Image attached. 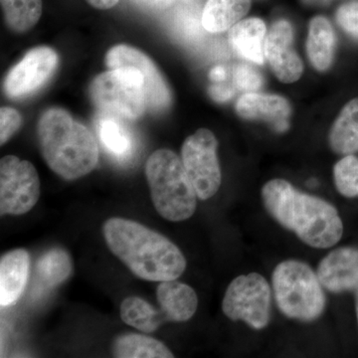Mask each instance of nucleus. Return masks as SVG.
<instances>
[{
  "mask_svg": "<svg viewBox=\"0 0 358 358\" xmlns=\"http://www.w3.org/2000/svg\"><path fill=\"white\" fill-rule=\"evenodd\" d=\"M87 2L96 9H106L113 8L119 3L120 0H86Z\"/></svg>",
  "mask_w": 358,
  "mask_h": 358,
  "instance_id": "obj_31",
  "label": "nucleus"
},
{
  "mask_svg": "<svg viewBox=\"0 0 358 358\" xmlns=\"http://www.w3.org/2000/svg\"><path fill=\"white\" fill-rule=\"evenodd\" d=\"M273 289L278 308L289 319L313 322L326 307V294L317 275L307 264L287 260L275 268Z\"/></svg>",
  "mask_w": 358,
  "mask_h": 358,
  "instance_id": "obj_5",
  "label": "nucleus"
},
{
  "mask_svg": "<svg viewBox=\"0 0 358 358\" xmlns=\"http://www.w3.org/2000/svg\"><path fill=\"white\" fill-rule=\"evenodd\" d=\"M303 1L310 6H327L331 0H303Z\"/></svg>",
  "mask_w": 358,
  "mask_h": 358,
  "instance_id": "obj_33",
  "label": "nucleus"
},
{
  "mask_svg": "<svg viewBox=\"0 0 358 358\" xmlns=\"http://www.w3.org/2000/svg\"><path fill=\"white\" fill-rule=\"evenodd\" d=\"M320 284L333 293L358 288V249L334 250L320 261L317 271Z\"/></svg>",
  "mask_w": 358,
  "mask_h": 358,
  "instance_id": "obj_13",
  "label": "nucleus"
},
{
  "mask_svg": "<svg viewBox=\"0 0 358 358\" xmlns=\"http://www.w3.org/2000/svg\"><path fill=\"white\" fill-rule=\"evenodd\" d=\"M58 63L57 53L50 47L31 49L6 75L4 92L13 99L30 95L50 79Z\"/></svg>",
  "mask_w": 358,
  "mask_h": 358,
  "instance_id": "obj_10",
  "label": "nucleus"
},
{
  "mask_svg": "<svg viewBox=\"0 0 358 358\" xmlns=\"http://www.w3.org/2000/svg\"><path fill=\"white\" fill-rule=\"evenodd\" d=\"M265 22L260 18L253 17L239 21L230 28L229 43L239 57L262 65L265 61L264 42H265Z\"/></svg>",
  "mask_w": 358,
  "mask_h": 358,
  "instance_id": "obj_17",
  "label": "nucleus"
},
{
  "mask_svg": "<svg viewBox=\"0 0 358 358\" xmlns=\"http://www.w3.org/2000/svg\"><path fill=\"white\" fill-rule=\"evenodd\" d=\"M37 136L47 164L62 178H82L98 164L99 148L93 134L67 110H45L37 124Z\"/></svg>",
  "mask_w": 358,
  "mask_h": 358,
  "instance_id": "obj_3",
  "label": "nucleus"
},
{
  "mask_svg": "<svg viewBox=\"0 0 358 358\" xmlns=\"http://www.w3.org/2000/svg\"><path fill=\"white\" fill-rule=\"evenodd\" d=\"M30 257L24 249L13 250L0 260V306L13 305L24 292L29 275Z\"/></svg>",
  "mask_w": 358,
  "mask_h": 358,
  "instance_id": "obj_15",
  "label": "nucleus"
},
{
  "mask_svg": "<svg viewBox=\"0 0 358 358\" xmlns=\"http://www.w3.org/2000/svg\"><path fill=\"white\" fill-rule=\"evenodd\" d=\"M236 112L242 119L268 122L275 131H285L289 128L292 109L284 96L253 92L238 100Z\"/></svg>",
  "mask_w": 358,
  "mask_h": 358,
  "instance_id": "obj_14",
  "label": "nucleus"
},
{
  "mask_svg": "<svg viewBox=\"0 0 358 358\" xmlns=\"http://www.w3.org/2000/svg\"><path fill=\"white\" fill-rule=\"evenodd\" d=\"M210 94L212 98L223 102V101L228 100L233 96V91L231 89L226 88V87L214 86L210 88Z\"/></svg>",
  "mask_w": 358,
  "mask_h": 358,
  "instance_id": "obj_30",
  "label": "nucleus"
},
{
  "mask_svg": "<svg viewBox=\"0 0 358 358\" xmlns=\"http://www.w3.org/2000/svg\"><path fill=\"white\" fill-rule=\"evenodd\" d=\"M357 315L358 322V288L357 289Z\"/></svg>",
  "mask_w": 358,
  "mask_h": 358,
  "instance_id": "obj_34",
  "label": "nucleus"
},
{
  "mask_svg": "<svg viewBox=\"0 0 358 358\" xmlns=\"http://www.w3.org/2000/svg\"><path fill=\"white\" fill-rule=\"evenodd\" d=\"M96 131L103 147L117 159H127L133 152L134 141L131 134L121 122L115 119L114 115L109 113V115L99 117Z\"/></svg>",
  "mask_w": 358,
  "mask_h": 358,
  "instance_id": "obj_22",
  "label": "nucleus"
},
{
  "mask_svg": "<svg viewBox=\"0 0 358 358\" xmlns=\"http://www.w3.org/2000/svg\"><path fill=\"white\" fill-rule=\"evenodd\" d=\"M234 84L240 91L253 93L263 86L262 75L249 65H238L233 74Z\"/></svg>",
  "mask_w": 358,
  "mask_h": 358,
  "instance_id": "obj_27",
  "label": "nucleus"
},
{
  "mask_svg": "<svg viewBox=\"0 0 358 358\" xmlns=\"http://www.w3.org/2000/svg\"><path fill=\"white\" fill-rule=\"evenodd\" d=\"M40 196L36 169L27 160L6 155L0 162V212L21 215L31 210Z\"/></svg>",
  "mask_w": 358,
  "mask_h": 358,
  "instance_id": "obj_9",
  "label": "nucleus"
},
{
  "mask_svg": "<svg viewBox=\"0 0 358 358\" xmlns=\"http://www.w3.org/2000/svg\"><path fill=\"white\" fill-rule=\"evenodd\" d=\"M114 355L120 358H171L173 352L162 341L143 334H129L115 341Z\"/></svg>",
  "mask_w": 358,
  "mask_h": 358,
  "instance_id": "obj_21",
  "label": "nucleus"
},
{
  "mask_svg": "<svg viewBox=\"0 0 358 358\" xmlns=\"http://www.w3.org/2000/svg\"><path fill=\"white\" fill-rule=\"evenodd\" d=\"M22 122L20 113L10 107L0 110V143L4 145L20 129Z\"/></svg>",
  "mask_w": 358,
  "mask_h": 358,
  "instance_id": "obj_29",
  "label": "nucleus"
},
{
  "mask_svg": "<svg viewBox=\"0 0 358 358\" xmlns=\"http://www.w3.org/2000/svg\"><path fill=\"white\" fill-rule=\"evenodd\" d=\"M103 231L110 251L141 279L173 281L185 271L182 252L167 238L136 221L110 218Z\"/></svg>",
  "mask_w": 358,
  "mask_h": 358,
  "instance_id": "obj_1",
  "label": "nucleus"
},
{
  "mask_svg": "<svg viewBox=\"0 0 358 358\" xmlns=\"http://www.w3.org/2000/svg\"><path fill=\"white\" fill-rule=\"evenodd\" d=\"M4 20L13 31L27 32L38 23L43 10L42 0H0Z\"/></svg>",
  "mask_w": 358,
  "mask_h": 358,
  "instance_id": "obj_23",
  "label": "nucleus"
},
{
  "mask_svg": "<svg viewBox=\"0 0 358 358\" xmlns=\"http://www.w3.org/2000/svg\"><path fill=\"white\" fill-rule=\"evenodd\" d=\"M336 21L352 38L358 39V0H352L338 9Z\"/></svg>",
  "mask_w": 358,
  "mask_h": 358,
  "instance_id": "obj_28",
  "label": "nucleus"
},
{
  "mask_svg": "<svg viewBox=\"0 0 358 358\" xmlns=\"http://www.w3.org/2000/svg\"><path fill=\"white\" fill-rule=\"evenodd\" d=\"M336 33L324 16H315L308 26L307 54L313 68L324 72L331 68L336 52Z\"/></svg>",
  "mask_w": 358,
  "mask_h": 358,
  "instance_id": "obj_18",
  "label": "nucleus"
},
{
  "mask_svg": "<svg viewBox=\"0 0 358 358\" xmlns=\"http://www.w3.org/2000/svg\"><path fill=\"white\" fill-rule=\"evenodd\" d=\"M336 189L348 199L358 197V157L345 155L334 167Z\"/></svg>",
  "mask_w": 358,
  "mask_h": 358,
  "instance_id": "obj_26",
  "label": "nucleus"
},
{
  "mask_svg": "<svg viewBox=\"0 0 358 358\" xmlns=\"http://www.w3.org/2000/svg\"><path fill=\"white\" fill-rule=\"evenodd\" d=\"M264 205L282 227L293 231L303 243L317 249L334 246L343 234V224L336 207L299 192L284 179L264 185Z\"/></svg>",
  "mask_w": 358,
  "mask_h": 358,
  "instance_id": "obj_2",
  "label": "nucleus"
},
{
  "mask_svg": "<svg viewBox=\"0 0 358 358\" xmlns=\"http://www.w3.org/2000/svg\"><path fill=\"white\" fill-rule=\"evenodd\" d=\"M121 317L122 322L143 333H152L162 324L157 310L138 296H129L122 301Z\"/></svg>",
  "mask_w": 358,
  "mask_h": 358,
  "instance_id": "obj_25",
  "label": "nucleus"
},
{
  "mask_svg": "<svg viewBox=\"0 0 358 358\" xmlns=\"http://www.w3.org/2000/svg\"><path fill=\"white\" fill-rule=\"evenodd\" d=\"M106 63L110 69L126 66L140 69L145 77L148 107L155 112H162L171 107V89L159 68L145 53L129 45H117L108 52Z\"/></svg>",
  "mask_w": 358,
  "mask_h": 358,
  "instance_id": "obj_11",
  "label": "nucleus"
},
{
  "mask_svg": "<svg viewBox=\"0 0 358 358\" xmlns=\"http://www.w3.org/2000/svg\"><path fill=\"white\" fill-rule=\"evenodd\" d=\"M329 141L336 154L358 152V98L352 99L341 110L329 131Z\"/></svg>",
  "mask_w": 358,
  "mask_h": 358,
  "instance_id": "obj_20",
  "label": "nucleus"
},
{
  "mask_svg": "<svg viewBox=\"0 0 358 358\" xmlns=\"http://www.w3.org/2000/svg\"><path fill=\"white\" fill-rule=\"evenodd\" d=\"M90 95L99 109L127 119H138L148 108L145 75L131 66L98 75L90 87Z\"/></svg>",
  "mask_w": 358,
  "mask_h": 358,
  "instance_id": "obj_6",
  "label": "nucleus"
},
{
  "mask_svg": "<svg viewBox=\"0 0 358 358\" xmlns=\"http://www.w3.org/2000/svg\"><path fill=\"white\" fill-rule=\"evenodd\" d=\"M293 25L279 20L272 25L264 42V54L275 77L284 83L298 81L303 73V63L294 47Z\"/></svg>",
  "mask_w": 358,
  "mask_h": 358,
  "instance_id": "obj_12",
  "label": "nucleus"
},
{
  "mask_svg": "<svg viewBox=\"0 0 358 358\" xmlns=\"http://www.w3.org/2000/svg\"><path fill=\"white\" fill-rule=\"evenodd\" d=\"M272 291L262 275L251 273L233 280L226 291L222 310L231 320H244L255 329L268 326Z\"/></svg>",
  "mask_w": 358,
  "mask_h": 358,
  "instance_id": "obj_7",
  "label": "nucleus"
},
{
  "mask_svg": "<svg viewBox=\"0 0 358 358\" xmlns=\"http://www.w3.org/2000/svg\"><path fill=\"white\" fill-rule=\"evenodd\" d=\"M210 79L213 82H222L226 79V70L222 66L214 68L210 72Z\"/></svg>",
  "mask_w": 358,
  "mask_h": 358,
  "instance_id": "obj_32",
  "label": "nucleus"
},
{
  "mask_svg": "<svg viewBox=\"0 0 358 358\" xmlns=\"http://www.w3.org/2000/svg\"><path fill=\"white\" fill-rule=\"evenodd\" d=\"M73 264L65 250L54 248L43 254L37 263V275L45 288H55L69 278Z\"/></svg>",
  "mask_w": 358,
  "mask_h": 358,
  "instance_id": "obj_24",
  "label": "nucleus"
},
{
  "mask_svg": "<svg viewBox=\"0 0 358 358\" xmlns=\"http://www.w3.org/2000/svg\"><path fill=\"white\" fill-rule=\"evenodd\" d=\"M250 7L251 0H207L202 26L211 33L226 31L247 15Z\"/></svg>",
  "mask_w": 358,
  "mask_h": 358,
  "instance_id": "obj_19",
  "label": "nucleus"
},
{
  "mask_svg": "<svg viewBox=\"0 0 358 358\" xmlns=\"http://www.w3.org/2000/svg\"><path fill=\"white\" fill-rule=\"evenodd\" d=\"M218 141L211 131L200 129L188 136L181 148V160L199 199L216 194L221 185Z\"/></svg>",
  "mask_w": 358,
  "mask_h": 358,
  "instance_id": "obj_8",
  "label": "nucleus"
},
{
  "mask_svg": "<svg viewBox=\"0 0 358 358\" xmlns=\"http://www.w3.org/2000/svg\"><path fill=\"white\" fill-rule=\"evenodd\" d=\"M145 176L152 202L162 217L173 222L192 217L199 196L176 152H155L145 164Z\"/></svg>",
  "mask_w": 358,
  "mask_h": 358,
  "instance_id": "obj_4",
  "label": "nucleus"
},
{
  "mask_svg": "<svg viewBox=\"0 0 358 358\" xmlns=\"http://www.w3.org/2000/svg\"><path fill=\"white\" fill-rule=\"evenodd\" d=\"M157 301L167 320L182 322L192 319L196 313L199 299L194 289L183 282H160L157 291Z\"/></svg>",
  "mask_w": 358,
  "mask_h": 358,
  "instance_id": "obj_16",
  "label": "nucleus"
}]
</instances>
